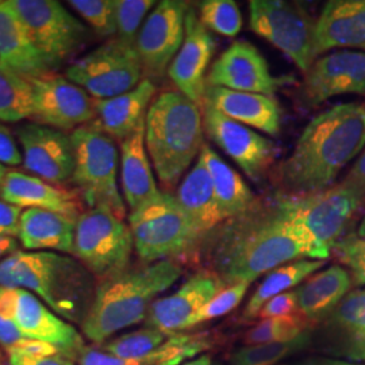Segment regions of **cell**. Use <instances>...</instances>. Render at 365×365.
<instances>
[{
  "mask_svg": "<svg viewBox=\"0 0 365 365\" xmlns=\"http://www.w3.org/2000/svg\"><path fill=\"white\" fill-rule=\"evenodd\" d=\"M36 48L53 71L81 51L88 29L56 0H11Z\"/></svg>",
  "mask_w": 365,
  "mask_h": 365,
  "instance_id": "obj_12",
  "label": "cell"
},
{
  "mask_svg": "<svg viewBox=\"0 0 365 365\" xmlns=\"http://www.w3.org/2000/svg\"><path fill=\"white\" fill-rule=\"evenodd\" d=\"M314 365H364L357 364L353 361H345L339 359H313Z\"/></svg>",
  "mask_w": 365,
  "mask_h": 365,
  "instance_id": "obj_51",
  "label": "cell"
},
{
  "mask_svg": "<svg viewBox=\"0 0 365 365\" xmlns=\"http://www.w3.org/2000/svg\"><path fill=\"white\" fill-rule=\"evenodd\" d=\"M352 287L351 274L339 265L312 274L295 288L300 315L310 329L322 325Z\"/></svg>",
  "mask_w": 365,
  "mask_h": 365,
  "instance_id": "obj_27",
  "label": "cell"
},
{
  "mask_svg": "<svg viewBox=\"0 0 365 365\" xmlns=\"http://www.w3.org/2000/svg\"><path fill=\"white\" fill-rule=\"evenodd\" d=\"M346 93L365 95L363 51L342 49L317 58L304 73L300 88L302 102L310 107Z\"/></svg>",
  "mask_w": 365,
  "mask_h": 365,
  "instance_id": "obj_16",
  "label": "cell"
},
{
  "mask_svg": "<svg viewBox=\"0 0 365 365\" xmlns=\"http://www.w3.org/2000/svg\"><path fill=\"white\" fill-rule=\"evenodd\" d=\"M202 108L179 91L160 93L145 118V145L157 178L173 188L205 145Z\"/></svg>",
  "mask_w": 365,
  "mask_h": 365,
  "instance_id": "obj_5",
  "label": "cell"
},
{
  "mask_svg": "<svg viewBox=\"0 0 365 365\" xmlns=\"http://www.w3.org/2000/svg\"><path fill=\"white\" fill-rule=\"evenodd\" d=\"M215 41L209 30L202 25L194 7L185 18V37L182 48L172 60L168 76L178 91L199 106L205 103L207 88V68L215 52Z\"/></svg>",
  "mask_w": 365,
  "mask_h": 365,
  "instance_id": "obj_18",
  "label": "cell"
},
{
  "mask_svg": "<svg viewBox=\"0 0 365 365\" xmlns=\"http://www.w3.org/2000/svg\"><path fill=\"white\" fill-rule=\"evenodd\" d=\"M333 49L365 52V0L327 1L315 22V54Z\"/></svg>",
  "mask_w": 365,
  "mask_h": 365,
  "instance_id": "obj_22",
  "label": "cell"
},
{
  "mask_svg": "<svg viewBox=\"0 0 365 365\" xmlns=\"http://www.w3.org/2000/svg\"><path fill=\"white\" fill-rule=\"evenodd\" d=\"M156 90L153 80L145 78L131 91L108 99H95V123L113 140L122 143L145 122Z\"/></svg>",
  "mask_w": 365,
  "mask_h": 365,
  "instance_id": "obj_26",
  "label": "cell"
},
{
  "mask_svg": "<svg viewBox=\"0 0 365 365\" xmlns=\"http://www.w3.org/2000/svg\"><path fill=\"white\" fill-rule=\"evenodd\" d=\"M22 146L24 165L45 182L63 184L72 179L75 168L71 135L39 123H27L16 129Z\"/></svg>",
  "mask_w": 365,
  "mask_h": 365,
  "instance_id": "obj_19",
  "label": "cell"
},
{
  "mask_svg": "<svg viewBox=\"0 0 365 365\" xmlns=\"http://www.w3.org/2000/svg\"><path fill=\"white\" fill-rule=\"evenodd\" d=\"M348 360L353 363H365V342L349 356Z\"/></svg>",
  "mask_w": 365,
  "mask_h": 365,
  "instance_id": "obj_53",
  "label": "cell"
},
{
  "mask_svg": "<svg viewBox=\"0 0 365 365\" xmlns=\"http://www.w3.org/2000/svg\"><path fill=\"white\" fill-rule=\"evenodd\" d=\"M170 336L153 329L144 327L102 345V351L119 359H143L158 349Z\"/></svg>",
  "mask_w": 365,
  "mask_h": 365,
  "instance_id": "obj_39",
  "label": "cell"
},
{
  "mask_svg": "<svg viewBox=\"0 0 365 365\" xmlns=\"http://www.w3.org/2000/svg\"><path fill=\"white\" fill-rule=\"evenodd\" d=\"M0 287L27 289L53 313L81 325L96 286L91 272L69 256L18 250L0 262Z\"/></svg>",
  "mask_w": 365,
  "mask_h": 365,
  "instance_id": "obj_3",
  "label": "cell"
},
{
  "mask_svg": "<svg viewBox=\"0 0 365 365\" xmlns=\"http://www.w3.org/2000/svg\"><path fill=\"white\" fill-rule=\"evenodd\" d=\"M199 158L209 170L222 215L226 220L241 215L257 205V199L241 175L233 170L209 145L202 146Z\"/></svg>",
  "mask_w": 365,
  "mask_h": 365,
  "instance_id": "obj_32",
  "label": "cell"
},
{
  "mask_svg": "<svg viewBox=\"0 0 365 365\" xmlns=\"http://www.w3.org/2000/svg\"><path fill=\"white\" fill-rule=\"evenodd\" d=\"M294 81L291 76L272 75L265 57L248 41L233 42L207 73V86L269 96Z\"/></svg>",
  "mask_w": 365,
  "mask_h": 365,
  "instance_id": "obj_14",
  "label": "cell"
},
{
  "mask_svg": "<svg viewBox=\"0 0 365 365\" xmlns=\"http://www.w3.org/2000/svg\"><path fill=\"white\" fill-rule=\"evenodd\" d=\"M356 235L361 237V238H365V215L363 217L361 222H360V226H359V230H357Z\"/></svg>",
  "mask_w": 365,
  "mask_h": 365,
  "instance_id": "obj_54",
  "label": "cell"
},
{
  "mask_svg": "<svg viewBox=\"0 0 365 365\" xmlns=\"http://www.w3.org/2000/svg\"><path fill=\"white\" fill-rule=\"evenodd\" d=\"M315 19L304 6L286 0H252L249 25L306 73L317 60Z\"/></svg>",
  "mask_w": 365,
  "mask_h": 365,
  "instance_id": "obj_10",
  "label": "cell"
},
{
  "mask_svg": "<svg viewBox=\"0 0 365 365\" xmlns=\"http://www.w3.org/2000/svg\"><path fill=\"white\" fill-rule=\"evenodd\" d=\"M34 115V90L30 78L0 68V120L15 123Z\"/></svg>",
  "mask_w": 365,
  "mask_h": 365,
  "instance_id": "obj_35",
  "label": "cell"
},
{
  "mask_svg": "<svg viewBox=\"0 0 365 365\" xmlns=\"http://www.w3.org/2000/svg\"><path fill=\"white\" fill-rule=\"evenodd\" d=\"M329 351L349 359L365 342V288L351 291L322 324Z\"/></svg>",
  "mask_w": 365,
  "mask_h": 365,
  "instance_id": "obj_31",
  "label": "cell"
},
{
  "mask_svg": "<svg viewBox=\"0 0 365 365\" xmlns=\"http://www.w3.org/2000/svg\"><path fill=\"white\" fill-rule=\"evenodd\" d=\"M324 265L325 261L298 260L274 268V271L265 276L260 286L253 292L242 315L248 319L256 318L261 307L268 300L287 292L291 288L298 287L302 282L315 274V271H318Z\"/></svg>",
  "mask_w": 365,
  "mask_h": 365,
  "instance_id": "obj_34",
  "label": "cell"
},
{
  "mask_svg": "<svg viewBox=\"0 0 365 365\" xmlns=\"http://www.w3.org/2000/svg\"><path fill=\"white\" fill-rule=\"evenodd\" d=\"M134 248L130 227L105 209L83 211L76 221L73 255L101 280L128 269Z\"/></svg>",
  "mask_w": 365,
  "mask_h": 365,
  "instance_id": "obj_9",
  "label": "cell"
},
{
  "mask_svg": "<svg viewBox=\"0 0 365 365\" xmlns=\"http://www.w3.org/2000/svg\"><path fill=\"white\" fill-rule=\"evenodd\" d=\"M0 68L26 78L53 72L36 48L11 0H0Z\"/></svg>",
  "mask_w": 365,
  "mask_h": 365,
  "instance_id": "obj_23",
  "label": "cell"
},
{
  "mask_svg": "<svg viewBox=\"0 0 365 365\" xmlns=\"http://www.w3.org/2000/svg\"><path fill=\"white\" fill-rule=\"evenodd\" d=\"M310 327L302 315L291 318H274L262 319L257 325L250 327L244 334L242 342L245 346L274 344V342H288L298 339L304 333H309Z\"/></svg>",
  "mask_w": 365,
  "mask_h": 365,
  "instance_id": "obj_38",
  "label": "cell"
},
{
  "mask_svg": "<svg viewBox=\"0 0 365 365\" xmlns=\"http://www.w3.org/2000/svg\"><path fill=\"white\" fill-rule=\"evenodd\" d=\"M299 365H314L313 360H307V361H304V363H302V364Z\"/></svg>",
  "mask_w": 365,
  "mask_h": 365,
  "instance_id": "obj_56",
  "label": "cell"
},
{
  "mask_svg": "<svg viewBox=\"0 0 365 365\" xmlns=\"http://www.w3.org/2000/svg\"><path fill=\"white\" fill-rule=\"evenodd\" d=\"M312 342L310 333L288 342L250 345L238 349L230 359V365H280L283 360L306 349Z\"/></svg>",
  "mask_w": 365,
  "mask_h": 365,
  "instance_id": "obj_36",
  "label": "cell"
},
{
  "mask_svg": "<svg viewBox=\"0 0 365 365\" xmlns=\"http://www.w3.org/2000/svg\"><path fill=\"white\" fill-rule=\"evenodd\" d=\"M203 125L211 141L233 158L237 165L247 173L249 179L259 182L269 170L277 155L274 141L225 117L211 106H202Z\"/></svg>",
  "mask_w": 365,
  "mask_h": 365,
  "instance_id": "obj_15",
  "label": "cell"
},
{
  "mask_svg": "<svg viewBox=\"0 0 365 365\" xmlns=\"http://www.w3.org/2000/svg\"><path fill=\"white\" fill-rule=\"evenodd\" d=\"M0 164L18 167L24 164V156L18 149L11 131L0 125Z\"/></svg>",
  "mask_w": 365,
  "mask_h": 365,
  "instance_id": "obj_47",
  "label": "cell"
},
{
  "mask_svg": "<svg viewBox=\"0 0 365 365\" xmlns=\"http://www.w3.org/2000/svg\"><path fill=\"white\" fill-rule=\"evenodd\" d=\"M75 168L72 180L90 209H105L125 218L126 206L118 187V148L95 122L71 134Z\"/></svg>",
  "mask_w": 365,
  "mask_h": 365,
  "instance_id": "obj_8",
  "label": "cell"
},
{
  "mask_svg": "<svg viewBox=\"0 0 365 365\" xmlns=\"http://www.w3.org/2000/svg\"><path fill=\"white\" fill-rule=\"evenodd\" d=\"M129 227L138 256L149 264L192 253L206 237L170 192L131 211Z\"/></svg>",
  "mask_w": 365,
  "mask_h": 365,
  "instance_id": "obj_7",
  "label": "cell"
},
{
  "mask_svg": "<svg viewBox=\"0 0 365 365\" xmlns=\"http://www.w3.org/2000/svg\"><path fill=\"white\" fill-rule=\"evenodd\" d=\"M7 172H9V170H6V167H4L3 164H0V185H1V182L4 180Z\"/></svg>",
  "mask_w": 365,
  "mask_h": 365,
  "instance_id": "obj_55",
  "label": "cell"
},
{
  "mask_svg": "<svg viewBox=\"0 0 365 365\" xmlns=\"http://www.w3.org/2000/svg\"><path fill=\"white\" fill-rule=\"evenodd\" d=\"M199 19L207 30L235 37L242 27V15L233 0H206L199 4Z\"/></svg>",
  "mask_w": 365,
  "mask_h": 365,
  "instance_id": "obj_40",
  "label": "cell"
},
{
  "mask_svg": "<svg viewBox=\"0 0 365 365\" xmlns=\"http://www.w3.org/2000/svg\"><path fill=\"white\" fill-rule=\"evenodd\" d=\"M10 365H75V359L66 353H14Z\"/></svg>",
  "mask_w": 365,
  "mask_h": 365,
  "instance_id": "obj_46",
  "label": "cell"
},
{
  "mask_svg": "<svg viewBox=\"0 0 365 365\" xmlns=\"http://www.w3.org/2000/svg\"><path fill=\"white\" fill-rule=\"evenodd\" d=\"M1 200L19 209L56 211L78 220L81 214L78 194H72L33 175L9 170L0 185Z\"/></svg>",
  "mask_w": 365,
  "mask_h": 365,
  "instance_id": "obj_25",
  "label": "cell"
},
{
  "mask_svg": "<svg viewBox=\"0 0 365 365\" xmlns=\"http://www.w3.org/2000/svg\"><path fill=\"white\" fill-rule=\"evenodd\" d=\"M10 315L15 327L25 337L51 344L75 360L86 346L75 327L53 313L27 289L11 288Z\"/></svg>",
  "mask_w": 365,
  "mask_h": 365,
  "instance_id": "obj_20",
  "label": "cell"
},
{
  "mask_svg": "<svg viewBox=\"0 0 365 365\" xmlns=\"http://www.w3.org/2000/svg\"><path fill=\"white\" fill-rule=\"evenodd\" d=\"M155 4L153 0H115L117 38L135 46L145 18Z\"/></svg>",
  "mask_w": 365,
  "mask_h": 365,
  "instance_id": "obj_42",
  "label": "cell"
},
{
  "mask_svg": "<svg viewBox=\"0 0 365 365\" xmlns=\"http://www.w3.org/2000/svg\"><path fill=\"white\" fill-rule=\"evenodd\" d=\"M364 148L365 105L333 106L307 123L276 180L294 196L324 191Z\"/></svg>",
  "mask_w": 365,
  "mask_h": 365,
  "instance_id": "obj_2",
  "label": "cell"
},
{
  "mask_svg": "<svg viewBox=\"0 0 365 365\" xmlns=\"http://www.w3.org/2000/svg\"><path fill=\"white\" fill-rule=\"evenodd\" d=\"M144 69L135 46L120 39L107 41L66 68V78L95 99H108L135 88Z\"/></svg>",
  "mask_w": 365,
  "mask_h": 365,
  "instance_id": "obj_11",
  "label": "cell"
},
{
  "mask_svg": "<svg viewBox=\"0 0 365 365\" xmlns=\"http://www.w3.org/2000/svg\"><path fill=\"white\" fill-rule=\"evenodd\" d=\"M248 288L249 283H235L232 286H225L212 299H210L199 312H196L190 318L184 331L233 312L244 299Z\"/></svg>",
  "mask_w": 365,
  "mask_h": 365,
  "instance_id": "obj_43",
  "label": "cell"
},
{
  "mask_svg": "<svg viewBox=\"0 0 365 365\" xmlns=\"http://www.w3.org/2000/svg\"><path fill=\"white\" fill-rule=\"evenodd\" d=\"M22 211L19 207L0 200V235L16 237L19 235Z\"/></svg>",
  "mask_w": 365,
  "mask_h": 365,
  "instance_id": "obj_48",
  "label": "cell"
},
{
  "mask_svg": "<svg viewBox=\"0 0 365 365\" xmlns=\"http://www.w3.org/2000/svg\"><path fill=\"white\" fill-rule=\"evenodd\" d=\"M276 203L307 244L309 259L325 261L364 206L365 196L341 182L309 195L283 196Z\"/></svg>",
  "mask_w": 365,
  "mask_h": 365,
  "instance_id": "obj_6",
  "label": "cell"
},
{
  "mask_svg": "<svg viewBox=\"0 0 365 365\" xmlns=\"http://www.w3.org/2000/svg\"><path fill=\"white\" fill-rule=\"evenodd\" d=\"M205 103L248 128H255L269 135L280 133L282 108L274 96L207 86Z\"/></svg>",
  "mask_w": 365,
  "mask_h": 365,
  "instance_id": "obj_24",
  "label": "cell"
},
{
  "mask_svg": "<svg viewBox=\"0 0 365 365\" xmlns=\"http://www.w3.org/2000/svg\"><path fill=\"white\" fill-rule=\"evenodd\" d=\"M68 4L101 37L117 34L115 0H69Z\"/></svg>",
  "mask_w": 365,
  "mask_h": 365,
  "instance_id": "obj_41",
  "label": "cell"
},
{
  "mask_svg": "<svg viewBox=\"0 0 365 365\" xmlns=\"http://www.w3.org/2000/svg\"><path fill=\"white\" fill-rule=\"evenodd\" d=\"M10 300L11 288L0 287V345L7 353L61 352L51 344L27 339L18 330L10 315Z\"/></svg>",
  "mask_w": 365,
  "mask_h": 365,
  "instance_id": "obj_37",
  "label": "cell"
},
{
  "mask_svg": "<svg viewBox=\"0 0 365 365\" xmlns=\"http://www.w3.org/2000/svg\"><path fill=\"white\" fill-rule=\"evenodd\" d=\"M211 345L207 334L179 333L170 336L158 349L143 359H119L102 349L84 346L76 360L78 365H180Z\"/></svg>",
  "mask_w": 365,
  "mask_h": 365,
  "instance_id": "obj_30",
  "label": "cell"
},
{
  "mask_svg": "<svg viewBox=\"0 0 365 365\" xmlns=\"http://www.w3.org/2000/svg\"><path fill=\"white\" fill-rule=\"evenodd\" d=\"M76 221L56 211L26 209L21 215L18 237L30 252L56 250L73 255Z\"/></svg>",
  "mask_w": 365,
  "mask_h": 365,
  "instance_id": "obj_29",
  "label": "cell"
},
{
  "mask_svg": "<svg viewBox=\"0 0 365 365\" xmlns=\"http://www.w3.org/2000/svg\"><path fill=\"white\" fill-rule=\"evenodd\" d=\"M344 182L351 184L359 192L365 196V148L357 161L354 163L351 172L346 175Z\"/></svg>",
  "mask_w": 365,
  "mask_h": 365,
  "instance_id": "obj_49",
  "label": "cell"
},
{
  "mask_svg": "<svg viewBox=\"0 0 365 365\" xmlns=\"http://www.w3.org/2000/svg\"><path fill=\"white\" fill-rule=\"evenodd\" d=\"M300 315L298 307V298L295 289L287 291L282 295L268 300L257 314L261 319H274V318H291Z\"/></svg>",
  "mask_w": 365,
  "mask_h": 365,
  "instance_id": "obj_45",
  "label": "cell"
},
{
  "mask_svg": "<svg viewBox=\"0 0 365 365\" xmlns=\"http://www.w3.org/2000/svg\"><path fill=\"white\" fill-rule=\"evenodd\" d=\"M30 81L34 90L33 118L39 125L72 129L96 117L91 96L64 76L49 73Z\"/></svg>",
  "mask_w": 365,
  "mask_h": 365,
  "instance_id": "obj_17",
  "label": "cell"
},
{
  "mask_svg": "<svg viewBox=\"0 0 365 365\" xmlns=\"http://www.w3.org/2000/svg\"><path fill=\"white\" fill-rule=\"evenodd\" d=\"M182 268L175 260L125 269L101 280L91 307L81 322L86 337L103 342L117 331L145 321L157 297L179 280Z\"/></svg>",
  "mask_w": 365,
  "mask_h": 365,
  "instance_id": "obj_4",
  "label": "cell"
},
{
  "mask_svg": "<svg viewBox=\"0 0 365 365\" xmlns=\"http://www.w3.org/2000/svg\"><path fill=\"white\" fill-rule=\"evenodd\" d=\"M175 197L205 235L225 222L209 170L199 157L195 167L185 175L176 190Z\"/></svg>",
  "mask_w": 365,
  "mask_h": 365,
  "instance_id": "obj_33",
  "label": "cell"
},
{
  "mask_svg": "<svg viewBox=\"0 0 365 365\" xmlns=\"http://www.w3.org/2000/svg\"><path fill=\"white\" fill-rule=\"evenodd\" d=\"M352 277L353 286H365V238L344 235L331 252Z\"/></svg>",
  "mask_w": 365,
  "mask_h": 365,
  "instance_id": "obj_44",
  "label": "cell"
},
{
  "mask_svg": "<svg viewBox=\"0 0 365 365\" xmlns=\"http://www.w3.org/2000/svg\"><path fill=\"white\" fill-rule=\"evenodd\" d=\"M120 184L130 211L140 209L161 192L145 145V122L120 143Z\"/></svg>",
  "mask_w": 365,
  "mask_h": 365,
  "instance_id": "obj_28",
  "label": "cell"
},
{
  "mask_svg": "<svg viewBox=\"0 0 365 365\" xmlns=\"http://www.w3.org/2000/svg\"><path fill=\"white\" fill-rule=\"evenodd\" d=\"M188 10L190 4L182 0H163L146 16L135 41L146 78H163L168 72L185 37Z\"/></svg>",
  "mask_w": 365,
  "mask_h": 365,
  "instance_id": "obj_13",
  "label": "cell"
},
{
  "mask_svg": "<svg viewBox=\"0 0 365 365\" xmlns=\"http://www.w3.org/2000/svg\"><path fill=\"white\" fill-rule=\"evenodd\" d=\"M18 252V241L15 237L0 235V262Z\"/></svg>",
  "mask_w": 365,
  "mask_h": 365,
  "instance_id": "obj_50",
  "label": "cell"
},
{
  "mask_svg": "<svg viewBox=\"0 0 365 365\" xmlns=\"http://www.w3.org/2000/svg\"><path fill=\"white\" fill-rule=\"evenodd\" d=\"M210 272L225 286L252 283L261 274L309 257V248L277 203L253 209L226 220L202 242Z\"/></svg>",
  "mask_w": 365,
  "mask_h": 365,
  "instance_id": "obj_1",
  "label": "cell"
},
{
  "mask_svg": "<svg viewBox=\"0 0 365 365\" xmlns=\"http://www.w3.org/2000/svg\"><path fill=\"white\" fill-rule=\"evenodd\" d=\"M223 287L217 274L210 271L197 272L173 294L155 300L146 314L145 324L167 336L182 333L190 318Z\"/></svg>",
  "mask_w": 365,
  "mask_h": 365,
  "instance_id": "obj_21",
  "label": "cell"
},
{
  "mask_svg": "<svg viewBox=\"0 0 365 365\" xmlns=\"http://www.w3.org/2000/svg\"><path fill=\"white\" fill-rule=\"evenodd\" d=\"M182 365H221L220 363H217L210 354H203V356H200V357H197V359H194V360H191V361H185L184 364Z\"/></svg>",
  "mask_w": 365,
  "mask_h": 365,
  "instance_id": "obj_52",
  "label": "cell"
},
{
  "mask_svg": "<svg viewBox=\"0 0 365 365\" xmlns=\"http://www.w3.org/2000/svg\"><path fill=\"white\" fill-rule=\"evenodd\" d=\"M280 365H283V364H280Z\"/></svg>",
  "mask_w": 365,
  "mask_h": 365,
  "instance_id": "obj_57",
  "label": "cell"
}]
</instances>
